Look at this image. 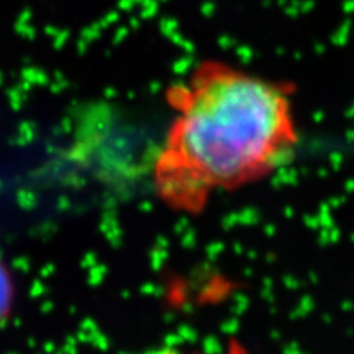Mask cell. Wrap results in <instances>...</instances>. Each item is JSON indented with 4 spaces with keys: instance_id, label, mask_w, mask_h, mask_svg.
<instances>
[{
    "instance_id": "obj_1",
    "label": "cell",
    "mask_w": 354,
    "mask_h": 354,
    "mask_svg": "<svg viewBox=\"0 0 354 354\" xmlns=\"http://www.w3.org/2000/svg\"><path fill=\"white\" fill-rule=\"evenodd\" d=\"M171 122L154 156L156 197L197 215L220 194L256 184L297 146L289 87L205 59L166 92Z\"/></svg>"
},
{
    "instance_id": "obj_2",
    "label": "cell",
    "mask_w": 354,
    "mask_h": 354,
    "mask_svg": "<svg viewBox=\"0 0 354 354\" xmlns=\"http://www.w3.org/2000/svg\"><path fill=\"white\" fill-rule=\"evenodd\" d=\"M13 310V279L7 266L0 259V328L6 325Z\"/></svg>"
},
{
    "instance_id": "obj_3",
    "label": "cell",
    "mask_w": 354,
    "mask_h": 354,
    "mask_svg": "<svg viewBox=\"0 0 354 354\" xmlns=\"http://www.w3.org/2000/svg\"><path fill=\"white\" fill-rule=\"evenodd\" d=\"M156 354H209V353H203V351H197V349H179V348H166V349H161V351H158ZM212 354V353H210ZM223 354V353H220ZM225 354H250L248 353V349L243 346L240 342H236V339H233V342H230V344L225 349Z\"/></svg>"
}]
</instances>
